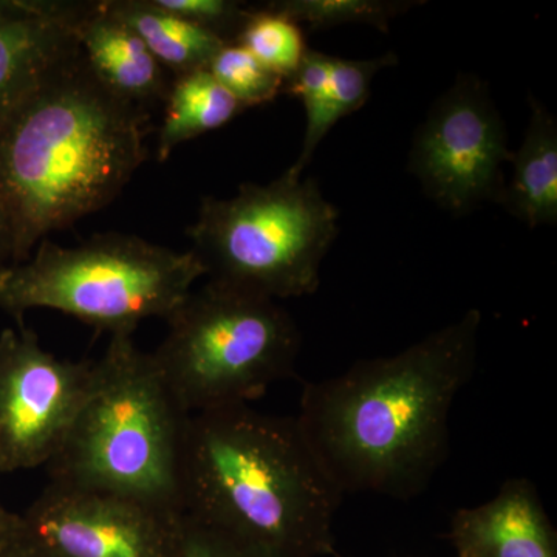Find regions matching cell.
Masks as SVG:
<instances>
[{"mask_svg": "<svg viewBox=\"0 0 557 557\" xmlns=\"http://www.w3.org/2000/svg\"><path fill=\"white\" fill-rule=\"evenodd\" d=\"M152 358L183 412L248 405L295 375L298 325L277 300L208 281L166 319Z\"/></svg>", "mask_w": 557, "mask_h": 557, "instance_id": "6", "label": "cell"}, {"mask_svg": "<svg viewBox=\"0 0 557 557\" xmlns=\"http://www.w3.org/2000/svg\"><path fill=\"white\" fill-rule=\"evenodd\" d=\"M178 557H277L183 512Z\"/></svg>", "mask_w": 557, "mask_h": 557, "instance_id": "23", "label": "cell"}, {"mask_svg": "<svg viewBox=\"0 0 557 557\" xmlns=\"http://www.w3.org/2000/svg\"><path fill=\"white\" fill-rule=\"evenodd\" d=\"M160 9L199 25L225 44L236 42L251 9L236 0H153Z\"/></svg>", "mask_w": 557, "mask_h": 557, "instance_id": "22", "label": "cell"}, {"mask_svg": "<svg viewBox=\"0 0 557 557\" xmlns=\"http://www.w3.org/2000/svg\"><path fill=\"white\" fill-rule=\"evenodd\" d=\"M11 260H13V234H11L9 212L0 196V270L11 265Z\"/></svg>", "mask_w": 557, "mask_h": 557, "instance_id": "26", "label": "cell"}, {"mask_svg": "<svg viewBox=\"0 0 557 557\" xmlns=\"http://www.w3.org/2000/svg\"><path fill=\"white\" fill-rule=\"evenodd\" d=\"M0 557H61L50 552L42 545L36 544L30 539L21 536L10 544L9 547L0 549Z\"/></svg>", "mask_w": 557, "mask_h": 557, "instance_id": "24", "label": "cell"}, {"mask_svg": "<svg viewBox=\"0 0 557 557\" xmlns=\"http://www.w3.org/2000/svg\"><path fill=\"white\" fill-rule=\"evenodd\" d=\"M106 5L137 33L161 67L175 76L208 69L225 46L218 36L160 9L153 0H106Z\"/></svg>", "mask_w": 557, "mask_h": 557, "instance_id": "15", "label": "cell"}, {"mask_svg": "<svg viewBox=\"0 0 557 557\" xmlns=\"http://www.w3.org/2000/svg\"><path fill=\"white\" fill-rule=\"evenodd\" d=\"M398 64L395 53H386L372 60H343L333 57L332 75L325 100L319 134L324 139L339 120L357 112L366 104L372 81L381 70Z\"/></svg>", "mask_w": 557, "mask_h": 557, "instance_id": "21", "label": "cell"}, {"mask_svg": "<svg viewBox=\"0 0 557 557\" xmlns=\"http://www.w3.org/2000/svg\"><path fill=\"white\" fill-rule=\"evenodd\" d=\"M208 70L244 109L269 104L285 87L281 75L236 42L225 44L209 62Z\"/></svg>", "mask_w": 557, "mask_h": 557, "instance_id": "19", "label": "cell"}, {"mask_svg": "<svg viewBox=\"0 0 557 557\" xmlns=\"http://www.w3.org/2000/svg\"><path fill=\"white\" fill-rule=\"evenodd\" d=\"M72 30L81 53L102 86L135 108L163 102L170 84L146 44L100 2H72Z\"/></svg>", "mask_w": 557, "mask_h": 557, "instance_id": "13", "label": "cell"}, {"mask_svg": "<svg viewBox=\"0 0 557 557\" xmlns=\"http://www.w3.org/2000/svg\"><path fill=\"white\" fill-rule=\"evenodd\" d=\"M457 557H557V533L536 486L509 479L496 496L450 519Z\"/></svg>", "mask_w": 557, "mask_h": 557, "instance_id": "12", "label": "cell"}, {"mask_svg": "<svg viewBox=\"0 0 557 557\" xmlns=\"http://www.w3.org/2000/svg\"><path fill=\"white\" fill-rule=\"evenodd\" d=\"M338 219L317 180L284 172L265 186L244 183L228 200L203 197L188 228L190 251L209 281L274 300L300 298L319 287Z\"/></svg>", "mask_w": 557, "mask_h": 557, "instance_id": "7", "label": "cell"}, {"mask_svg": "<svg viewBox=\"0 0 557 557\" xmlns=\"http://www.w3.org/2000/svg\"><path fill=\"white\" fill-rule=\"evenodd\" d=\"M185 515L277 557H339L333 520L344 493L296 417L248 405L193 413L180 449Z\"/></svg>", "mask_w": 557, "mask_h": 557, "instance_id": "3", "label": "cell"}, {"mask_svg": "<svg viewBox=\"0 0 557 557\" xmlns=\"http://www.w3.org/2000/svg\"><path fill=\"white\" fill-rule=\"evenodd\" d=\"M183 512L50 482L21 515V534L61 557H178Z\"/></svg>", "mask_w": 557, "mask_h": 557, "instance_id": "10", "label": "cell"}, {"mask_svg": "<svg viewBox=\"0 0 557 557\" xmlns=\"http://www.w3.org/2000/svg\"><path fill=\"white\" fill-rule=\"evenodd\" d=\"M2 474V472H0ZM21 536V515H14L0 500V549L9 547Z\"/></svg>", "mask_w": 557, "mask_h": 557, "instance_id": "25", "label": "cell"}, {"mask_svg": "<svg viewBox=\"0 0 557 557\" xmlns=\"http://www.w3.org/2000/svg\"><path fill=\"white\" fill-rule=\"evenodd\" d=\"M163 102V124L157 145L160 161L170 159L172 150L182 143L220 129L244 110L208 69L175 76Z\"/></svg>", "mask_w": 557, "mask_h": 557, "instance_id": "16", "label": "cell"}, {"mask_svg": "<svg viewBox=\"0 0 557 557\" xmlns=\"http://www.w3.org/2000/svg\"><path fill=\"white\" fill-rule=\"evenodd\" d=\"M482 313L469 310L394 357L307 383L296 416L336 486L409 500L449 450V413L478 364Z\"/></svg>", "mask_w": 557, "mask_h": 557, "instance_id": "1", "label": "cell"}, {"mask_svg": "<svg viewBox=\"0 0 557 557\" xmlns=\"http://www.w3.org/2000/svg\"><path fill=\"white\" fill-rule=\"evenodd\" d=\"M188 413L132 335H112L86 399L47 463L50 482L183 512L180 449Z\"/></svg>", "mask_w": 557, "mask_h": 557, "instance_id": "4", "label": "cell"}, {"mask_svg": "<svg viewBox=\"0 0 557 557\" xmlns=\"http://www.w3.org/2000/svg\"><path fill=\"white\" fill-rule=\"evenodd\" d=\"M511 159L507 127L487 84L461 73L418 127L409 170L440 208L465 215L500 203L504 164Z\"/></svg>", "mask_w": 557, "mask_h": 557, "instance_id": "8", "label": "cell"}, {"mask_svg": "<svg viewBox=\"0 0 557 557\" xmlns=\"http://www.w3.org/2000/svg\"><path fill=\"white\" fill-rule=\"evenodd\" d=\"M79 51L72 2L0 0V129Z\"/></svg>", "mask_w": 557, "mask_h": 557, "instance_id": "11", "label": "cell"}, {"mask_svg": "<svg viewBox=\"0 0 557 557\" xmlns=\"http://www.w3.org/2000/svg\"><path fill=\"white\" fill-rule=\"evenodd\" d=\"M333 57L321 51L307 50L299 69L285 81L284 89L292 97L298 98L306 109L307 126L304 135L302 149L298 160L288 168L289 177H302V172L309 166L322 138L319 134L322 115H324L325 100L332 75Z\"/></svg>", "mask_w": 557, "mask_h": 557, "instance_id": "20", "label": "cell"}, {"mask_svg": "<svg viewBox=\"0 0 557 557\" xmlns=\"http://www.w3.org/2000/svg\"><path fill=\"white\" fill-rule=\"evenodd\" d=\"M424 3V0H276L263 9L284 14L296 24H307L313 32L361 24L387 33L395 17Z\"/></svg>", "mask_w": 557, "mask_h": 557, "instance_id": "17", "label": "cell"}, {"mask_svg": "<svg viewBox=\"0 0 557 557\" xmlns=\"http://www.w3.org/2000/svg\"><path fill=\"white\" fill-rule=\"evenodd\" d=\"M530 106L525 138L512 153V177L498 205L533 230L557 222V120L534 98Z\"/></svg>", "mask_w": 557, "mask_h": 557, "instance_id": "14", "label": "cell"}, {"mask_svg": "<svg viewBox=\"0 0 557 557\" xmlns=\"http://www.w3.org/2000/svg\"><path fill=\"white\" fill-rule=\"evenodd\" d=\"M94 361L60 359L25 325L0 333V472L47 467L89 392Z\"/></svg>", "mask_w": 557, "mask_h": 557, "instance_id": "9", "label": "cell"}, {"mask_svg": "<svg viewBox=\"0 0 557 557\" xmlns=\"http://www.w3.org/2000/svg\"><path fill=\"white\" fill-rule=\"evenodd\" d=\"M149 112L110 94L83 53L47 78L0 129V196L11 265L51 231L108 207L148 159Z\"/></svg>", "mask_w": 557, "mask_h": 557, "instance_id": "2", "label": "cell"}, {"mask_svg": "<svg viewBox=\"0 0 557 557\" xmlns=\"http://www.w3.org/2000/svg\"><path fill=\"white\" fill-rule=\"evenodd\" d=\"M203 276L193 251L131 234H97L76 248L44 239L33 258L0 270V309L20 325L28 310L51 309L132 335L145 319L166 321Z\"/></svg>", "mask_w": 557, "mask_h": 557, "instance_id": "5", "label": "cell"}, {"mask_svg": "<svg viewBox=\"0 0 557 557\" xmlns=\"http://www.w3.org/2000/svg\"><path fill=\"white\" fill-rule=\"evenodd\" d=\"M236 44L285 81L299 69L309 50L299 24L267 9L251 10Z\"/></svg>", "mask_w": 557, "mask_h": 557, "instance_id": "18", "label": "cell"}]
</instances>
